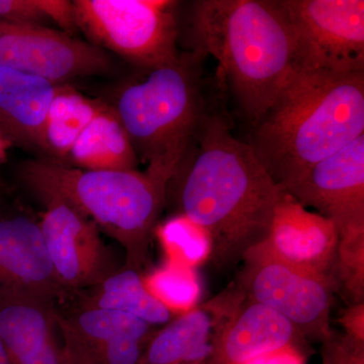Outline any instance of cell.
Returning <instances> with one entry per match:
<instances>
[{
  "label": "cell",
  "mask_w": 364,
  "mask_h": 364,
  "mask_svg": "<svg viewBox=\"0 0 364 364\" xmlns=\"http://www.w3.org/2000/svg\"><path fill=\"white\" fill-rule=\"evenodd\" d=\"M173 181L178 214L208 232L210 260L219 267L236 264L267 240L274 208L286 193L250 144L233 135L222 105L189 146Z\"/></svg>",
  "instance_id": "1"
},
{
  "label": "cell",
  "mask_w": 364,
  "mask_h": 364,
  "mask_svg": "<svg viewBox=\"0 0 364 364\" xmlns=\"http://www.w3.org/2000/svg\"><path fill=\"white\" fill-rule=\"evenodd\" d=\"M363 134L364 71L294 70L248 143L284 188Z\"/></svg>",
  "instance_id": "2"
},
{
  "label": "cell",
  "mask_w": 364,
  "mask_h": 364,
  "mask_svg": "<svg viewBox=\"0 0 364 364\" xmlns=\"http://www.w3.org/2000/svg\"><path fill=\"white\" fill-rule=\"evenodd\" d=\"M193 51L217 59L252 127L294 70L293 36L279 0H198L189 11Z\"/></svg>",
  "instance_id": "3"
},
{
  "label": "cell",
  "mask_w": 364,
  "mask_h": 364,
  "mask_svg": "<svg viewBox=\"0 0 364 364\" xmlns=\"http://www.w3.org/2000/svg\"><path fill=\"white\" fill-rule=\"evenodd\" d=\"M208 57L191 51L176 61L145 69L124 86L112 109L146 171L169 182L189 146L221 105L203 71Z\"/></svg>",
  "instance_id": "4"
},
{
  "label": "cell",
  "mask_w": 364,
  "mask_h": 364,
  "mask_svg": "<svg viewBox=\"0 0 364 364\" xmlns=\"http://www.w3.org/2000/svg\"><path fill=\"white\" fill-rule=\"evenodd\" d=\"M20 178L42 202L59 200L119 242L126 268L140 270L167 196V184L148 171H90L53 159L23 163Z\"/></svg>",
  "instance_id": "5"
},
{
  "label": "cell",
  "mask_w": 364,
  "mask_h": 364,
  "mask_svg": "<svg viewBox=\"0 0 364 364\" xmlns=\"http://www.w3.org/2000/svg\"><path fill=\"white\" fill-rule=\"evenodd\" d=\"M76 28L92 45L142 69L176 61V7L172 0H75Z\"/></svg>",
  "instance_id": "6"
},
{
  "label": "cell",
  "mask_w": 364,
  "mask_h": 364,
  "mask_svg": "<svg viewBox=\"0 0 364 364\" xmlns=\"http://www.w3.org/2000/svg\"><path fill=\"white\" fill-rule=\"evenodd\" d=\"M293 36L294 70L364 71L363 0H279Z\"/></svg>",
  "instance_id": "7"
},
{
  "label": "cell",
  "mask_w": 364,
  "mask_h": 364,
  "mask_svg": "<svg viewBox=\"0 0 364 364\" xmlns=\"http://www.w3.org/2000/svg\"><path fill=\"white\" fill-rule=\"evenodd\" d=\"M243 293L284 316L303 337L325 341L331 334L334 282L330 277L287 264L260 245L244 257Z\"/></svg>",
  "instance_id": "8"
},
{
  "label": "cell",
  "mask_w": 364,
  "mask_h": 364,
  "mask_svg": "<svg viewBox=\"0 0 364 364\" xmlns=\"http://www.w3.org/2000/svg\"><path fill=\"white\" fill-rule=\"evenodd\" d=\"M0 67L59 85L112 70L104 49L37 23L0 21Z\"/></svg>",
  "instance_id": "9"
},
{
  "label": "cell",
  "mask_w": 364,
  "mask_h": 364,
  "mask_svg": "<svg viewBox=\"0 0 364 364\" xmlns=\"http://www.w3.org/2000/svg\"><path fill=\"white\" fill-rule=\"evenodd\" d=\"M43 203L41 232L60 284L68 293L97 286L119 270L95 223L61 200Z\"/></svg>",
  "instance_id": "10"
},
{
  "label": "cell",
  "mask_w": 364,
  "mask_h": 364,
  "mask_svg": "<svg viewBox=\"0 0 364 364\" xmlns=\"http://www.w3.org/2000/svg\"><path fill=\"white\" fill-rule=\"evenodd\" d=\"M334 222L338 235L364 230V134L315 163L284 188Z\"/></svg>",
  "instance_id": "11"
},
{
  "label": "cell",
  "mask_w": 364,
  "mask_h": 364,
  "mask_svg": "<svg viewBox=\"0 0 364 364\" xmlns=\"http://www.w3.org/2000/svg\"><path fill=\"white\" fill-rule=\"evenodd\" d=\"M67 294L39 223L21 213H0V298L23 296L54 305Z\"/></svg>",
  "instance_id": "12"
},
{
  "label": "cell",
  "mask_w": 364,
  "mask_h": 364,
  "mask_svg": "<svg viewBox=\"0 0 364 364\" xmlns=\"http://www.w3.org/2000/svg\"><path fill=\"white\" fill-rule=\"evenodd\" d=\"M338 240L332 220L306 210L286 191L273 212L267 240L260 246L277 259L333 280Z\"/></svg>",
  "instance_id": "13"
},
{
  "label": "cell",
  "mask_w": 364,
  "mask_h": 364,
  "mask_svg": "<svg viewBox=\"0 0 364 364\" xmlns=\"http://www.w3.org/2000/svg\"><path fill=\"white\" fill-rule=\"evenodd\" d=\"M303 335L284 316L243 293L215 340L213 358L220 364H239L249 359L298 346Z\"/></svg>",
  "instance_id": "14"
},
{
  "label": "cell",
  "mask_w": 364,
  "mask_h": 364,
  "mask_svg": "<svg viewBox=\"0 0 364 364\" xmlns=\"http://www.w3.org/2000/svg\"><path fill=\"white\" fill-rule=\"evenodd\" d=\"M243 294L218 296L169 323L152 335L141 364H196L213 358L215 340Z\"/></svg>",
  "instance_id": "15"
},
{
  "label": "cell",
  "mask_w": 364,
  "mask_h": 364,
  "mask_svg": "<svg viewBox=\"0 0 364 364\" xmlns=\"http://www.w3.org/2000/svg\"><path fill=\"white\" fill-rule=\"evenodd\" d=\"M56 328L52 304L23 296L0 298V340L11 364H68Z\"/></svg>",
  "instance_id": "16"
},
{
  "label": "cell",
  "mask_w": 364,
  "mask_h": 364,
  "mask_svg": "<svg viewBox=\"0 0 364 364\" xmlns=\"http://www.w3.org/2000/svg\"><path fill=\"white\" fill-rule=\"evenodd\" d=\"M56 322L68 364H104L119 340L133 338L148 343L152 336V326L141 318L105 309L82 308L68 316L56 311Z\"/></svg>",
  "instance_id": "17"
},
{
  "label": "cell",
  "mask_w": 364,
  "mask_h": 364,
  "mask_svg": "<svg viewBox=\"0 0 364 364\" xmlns=\"http://www.w3.org/2000/svg\"><path fill=\"white\" fill-rule=\"evenodd\" d=\"M56 86L0 67V134L11 145L44 152L46 117Z\"/></svg>",
  "instance_id": "18"
},
{
  "label": "cell",
  "mask_w": 364,
  "mask_h": 364,
  "mask_svg": "<svg viewBox=\"0 0 364 364\" xmlns=\"http://www.w3.org/2000/svg\"><path fill=\"white\" fill-rule=\"evenodd\" d=\"M70 166L90 171H133L138 156L121 119L105 105L67 156Z\"/></svg>",
  "instance_id": "19"
},
{
  "label": "cell",
  "mask_w": 364,
  "mask_h": 364,
  "mask_svg": "<svg viewBox=\"0 0 364 364\" xmlns=\"http://www.w3.org/2000/svg\"><path fill=\"white\" fill-rule=\"evenodd\" d=\"M83 308L130 314L151 326L165 324L172 318L171 311L148 291L139 272L126 267L90 287Z\"/></svg>",
  "instance_id": "20"
},
{
  "label": "cell",
  "mask_w": 364,
  "mask_h": 364,
  "mask_svg": "<svg viewBox=\"0 0 364 364\" xmlns=\"http://www.w3.org/2000/svg\"><path fill=\"white\" fill-rule=\"evenodd\" d=\"M71 86H56L45 122L44 152L64 163L74 144L105 107Z\"/></svg>",
  "instance_id": "21"
},
{
  "label": "cell",
  "mask_w": 364,
  "mask_h": 364,
  "mask_svg": "<svg viewBox=\"0 0 364 364\" xmlns=\"http://www.w3.org/2000/svg\"><path fill=\"white\" fill-rule=\"evenodd\" d=\"M167 260L195 268L210 259L212 241L200 225L182 214L155 228Z\"/></svg>",
  "instance_id": "22"
},
{
  "label": "cell",
  "mask_w": 364,
  "mask_h": 364,
  "mask_svg": "<svg viewBox=\"0 0 364 364\" xmlns=\"http://www.w3.org/2000/svg\"><path fill=\"white\" fill-rule=\"evenodd\" d=\"M145 286L172 313H186L196 308L202 286L195 268L166 261L151 273Z\"/></svg>",
  "instance_id": "23"
},
{
  "label": "cell",
  "mask_w": 364,
  "mask_h": 364,
  "mask_svg": "<svg viewBox=\"0 0 364 364\" xmlns=\"http://www.w3.org/2000/svg\"><path fill=\"white\" fill-rule=\"evenodd\" d=\"M335 287L341 289L352 304L363 303L364 296V230L339 234L336 260L333 269Z\"/></svg>",
  "instance_id": "24"
},
{
  "label": "cell",
  "mask_w": 364,
  "mask_h": 364,
  "mask_svg": "<svg viewBox=\"0 0 364 364\" xmlns=\"http://www.w3.org/2000/svg\"><path fill=\"white\" fill-rule=\"evenodd\" d=\"M47 20L45 0H0V21L42 25Z\"/></svg>",
  "instance_id": "25"
},
{
  "label": "cell",
  "mask_w": 364,
  "mask_h": 364,
  "mask_svg": "<svg viewBox=\"0 0 364 364\" xmlns=\"http://www.w3.org/2000/svg\"><path fill=\"white\" fill-rule=\"evenodd\" d=\"M326 364H364L363 343L331 332L324 341Z\"/></svg>",
  "instance_id": "26"
},
{
  "label": "cell",
  "mask_w": 364,
  "mask_h": 364,
  "mask_svg": "<svg viewBox=\"0 0 364 364\" xmlns=\"http://www.w3.org/2000/svg\"><path fill=\"white\" fill-rule=\"evenodd\" d=\"M345 335L364 343V303L352 304L340 318Z\"/></svg>",
  "instance_id": "27"
},
{
  "label": "cell",
  "mask_w": 364,
  "mask_h": 364,
  "mask_svg": "<svg viewBox=\"0 0 364 364\" xmlns=\"http://www.w3.org/2000/svg\"><path fill=\"white\" fill-rule=\"evenodd\" d=\"M239 364H306L303 352L298 346H289L279 350L256 356Z\"/></svg>",
  "instance_id": "28"
},
{
  "label": "cell",
  "mask_w": 364,
  "mask_h": 364,
  "mask_svg": "<svg viewBox=\"0 0 364 364\" xmlns=\"http://www.w3.org/2000/svg\"><path fill=\"white\" fill-rule=\"evenodd\" d=\"M11 147H13V145L0 134V164L6 161L7 152H9Z\"/></svg>",
  "instance_id": "29"
},
{
  "label": "cell",
  "mask_w": 364,
  "mask_h": 364,
  "mask_svg": "<svg viewBox=\"0 0 364 364\" xmlns=\"http://www.w3.org/2000/svg\"><path fill=\"white\" fill-rule=\"evenodd\" d=\"M0 364H11L1 340H0Z\"/></svg>",
  "instance_id": "30"
},
{
  "label": "cell",
  "mask_w": 364,
  "mask_h": 364,
  "mask_svg": "<svg viewBox=\"0 0 364 364\" xmlns=\"http://www.w3.org/2000/svg\"><path fill=\"white\" fill-rule=\"evenodd\" d=\"M196 364H220L218 363L217 359L214 358H210V359H208V360L203 361V363H196Z\"/></svg>",
  "instance_id": "31"
},
{
  "label": "cell",
  "mask_w": 364,
  "mask_h": 364,
  "mask_svg": "<svg viewBox=\"0 0 364 364\" xmlns=\"http://www.w3.org/2000/svg\"><path fill=\"white\" fill-rule=\"evenodd\" d=\"M2 191H4V183H2L1 179H0V195H1Z\"/></svg>",
  "instance_id": "32"
}]
</instances>
